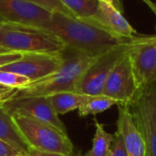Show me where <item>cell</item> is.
I'll return each mask as SVG.
<instances>
[{
    "mask_svg": "<svg viewBox=\"0 0 156 156\" xmlns=\"http://www.w3.org/2000/svg\"><path fill=\"white\" fill-rule=\"evenodd\" d=\"M45 28L58 36L67 47L94 57L116 46L135 41L143 36L140 35L135 37H120L80 18L69 17L59 13H52Z\"/></svg>",
    "mask_w": 156,
    "mask_h": 156,
    "instance_id": "cell-1",
    "label": "cell"
},
{
    "mask_svg": "<svg viewBox=\"0 0 156 156\" xmlns=\"http://www.w3.org/2000/svg\"><path fill=\"white\" fill-rule=\"evenodd\" d=\"M62 66L53 74L19 89L16 97L49 96L63 91H76L78 84L94 56L67 47L63 51Z\"/></svg>",
    "mask_w": 156,
    "mask_h": 156,
    "instance_id": "cell-2",
    "label": "cell"
},
{
    "mask_svg": "<svg viewBox=\"0 0 156 156\" xmlns=\"http://www.w3.org/2000/svg\"><path fill=\"white\" fill-rule=\"evenodd\" d=\"M0 46L19 53H60L67 48L46 28L8 22L0 27Z\"/></svg>",
    "mask_w": 156,
    "mask_h": 156,
    "instance_id": "cell-3",
    "label": "cell"
},
{
    "mask_svg": "<svg viewBox=\"0 0 156 156\" xmlns=\"http://www.w3.org/2000/svg\"><path fill=\"white\" fill-rule=\"evenodd\" d=\"M10 115L30 148L44 153L74 156L73 144L67 133L25 114Z\"/></svg>",
    "mask_w": 156,
    "mask_h": 156,
    "instance_id": "cell-4",
    "label": "cell"
},
{
    "mask_svg": "<svg viewBox=\"0 0 156 156\" xmlns=\"http://www.w3.org/2000/svg\"><path fill=\"white\" fill-rule=\"evenodd\" d=\"M144 36L135 41L116 46L97 56L81 77L77 87V92L89 96L101 95L105 82L116 63Z\"/></svg>",
    "mask_w": 156,
    "mask_h": 156,
    "instance_id": "cell-5",
    "label": "cell"
},
{
    "mask_svg": "<svg viewBox=\"0 0 156 156\" xmlns=\"http://www.w3.org/2000/svg\"><path fill=\"white\" fill-rule=\"evenodd\" d=\"M128 105L145 142L147 156H156V81L139 89Z\"/></svg>",
    "mask_w": 156,
    "mask_h": 156,
    "instance_id": "cell-6",
    "label": "cell"
},
{
    "mask_svg": "<svg viewBox=\"0 0 156 156\" xmlns=\"http://www.w3.org/2000/svg\"><path fill=\"white\" fill-rule=\"evenodd\" d=\"M63 61L62 52L23 53L19 59L1 67L0 69L23 75L32 83L56 72L62 66Z\"/></svg>",
    "mask_w": 156,
    "mask_h": 156,
    "instance_id": "cell-7",
    "label": "cell"
},
{
    "mask_svg": "<svg viewBox=\"0 0 156 156\" xmlns=\"http://www.w3.org/2000/svg\"><path fill=\"white\" fill-rule=\"evenodd\" d=\"M2 107L9 113H21L46 122L64 133H67L64 123L55 112L48 96L14 97Z\"/></svg>",
    "mask_w": 156,
    "mask_h": 156,
    "instance_id": "cell-8",
    "label": "cell"
},
{
    "mask_svg": "<svg viewBox=\"0 0 156 156\" xmlns=\"http://www.w3.org/2000/svg\"><path fill=\"white\" fill-rule=\"evenodd\" d=\"M128 53L116 63L101 92V95L116 100L120 104L127 105L133 100L139 90Z\"/></svg>",
    "mask_w": 156,
    "mask_h": 156,
    "instance_id": "cell-9",
    "label": "cell"
},
{
    "mask_svg": "<svg viewBox=\"0 0 156 156\" xmlns=\"http://www.w3.org/2000/svg\"><path fill=\"white\" fill-rule=\"evenodd\" d=\"M129 58L138 89L156 81V42L154 35L144 36L130 49Z\"/></svg>",
    "mask_w": 156,
    "mask_h": 156,
    "instance_id": "cell-10",
    "label": "cell"
},
{
    "mask_svg": "<svg viewBox=\"0 0 156 156\" xmlns=\"http://www.w3.org/2000/svg\"><path fill=\"white\" fill-rule=\"evenodd\" d=\"M52 13L27 0H0V19L45 28Z\"/></svg>",
    "mask_w": 156,
    "mask_h": 156,
    "instance_id": "cell-11",
    "label": "cell"
},
{
    "mask_svg": "<svg viewBox=\"0 0 156 156\" xmlns=\"http://www.w3.org/2000/svg\"><path fill=\"white\" fill-rule=\"evenodd\" d=\"M81 20L120 37H135L140 36L123 16L122 13L105 1L99 0L96 13L91 17Z\"/></svg>",
    "mask_w": 156,
    "mask_h": 156,
    "instance_id": "cell-12",
    "label": "cell"
},
{
    "mask_svg": "<svg viewBox=\"0 0 156 156\" xmlns=\"http://www.w3.org/2000/svg\"><path fill=\"white\" fill-rule=\"evenodd\" d=\"M117 106L119 111L117 130L122 136L128 156H147L145 142L134 122L129 105Z\"/></svg>",
    "mask_w": 156,
    "mask_h": 156,
    "instance_id": "cell-13",
    "label": "cell"
},
{
    "mask_svg": "<svg viewBox=\"0 0 156 156\" xmlns=\"http://www.w3.org/2000/svg\"><path fill=\"white\" fill-rule=\"evenodd\" d=\"M0 140L6 143L20 154L27 155L30 150L12 116L2 106H0Z\"/></svg>",
    "mask_w": 156,
    "mask_h": 156,
    "instance_id": "cell-14",
    "label": "cell"
},
{
    "mask_svg": "<svg viewBox=\"0 0 156 156\" xmlns=\"http://www.w3.org/2000/svg\"><path fill=\"white\" fill-rule=\"evenodd\" d=\"M48 97L49 98L57 114L60 115L78 110L90 96L76 91H63L54 93Z\"/></svg>",
    "mask_w": 156,
    "mask_h": 156,
    "instance_id": "cell-15",
    "label": "cell"
},
{
    "mask_svg": "<svg viewBox=\"0 0 156 156\" xmlns=\"http://www.w3.org/2000/svg\"><path fill=\"white\" fill-rule=\"evenodd\" d=\"M95 134L91 149L83 156H108L114 138V134L109 133L103 125L94 119Z\"/></svg>",
    "mask_w": 156,
    "mask_h": 156,
    "instance_id": "cell-16",
    "label": "cell"
},
{
    "mask_svg": "<svg viewBox=\"0 0 156 156\" xmlns=\"http://www.w3.org/2000/svg\"><path fill=\"white\" fill-rule=\"evenodd\" d=\"M114 105H120V102L104 95L90 96L78 109V112L80 117H86L88 115H96L104 112Z\"/></svg>",
    "mask_w": 156,
    "mask_h": 156,
    "instance_id": "cell-17",
    "label": "cell"
},
{
    "mask_svg": "<svg viewBox=\"0 0 156 156\" xmlns=\"http://www.w3.org/2000/svg\"><path fill=\"white\" fill-rule=\"evenodd\" d=\"M78 18L91 17L97 11L99 0H60Z\"/></svg>",
    "mask_w": 156,
    "mask_h": 156,
    "instance_id": "cell-18",
    "label": "cell"
},
{
    "mask_svg": "<svg viewBox=\"0 0 156 156\" xmlns=\"http://www.w3.org/2000/svg\"><path fill=\"white\" fill-rule=\"evenodd\" d=\"M37 6L50 12V13H59L65 15L69 17L78 18L60 0H27Z\"/></svg>",
    "mask_w": 156,
    "mask_h": 156,
    "instance_id": "cell-19",
    "label": "cell"
},
{
    "mask_svg": "<svg viewBox=\"0 0 156 156\" xmlns=\"http://www.w3.org/2000/svg\"><path fill=\"white\" fill-rule=\"evenodd\" d=\"M0 83L8 87L20 89L30 84L31 81L23 75L0 69Z\"/></svg>",
    "mask_w": 156,
    "mask_h": 156,
    "instance_id": "cell-20",
    "label": "cell"
},
{
    "mask_svg": "<svg viewBox=\"0 0 156 156\" xmlns=\"http://www.w3.org/2000/svg\"><path fill=\"white\" fill-rule=\"evenodd\" d=\"M108 156H128L122 136L118 130L114 133V138Z\"/></svg>",
    "mask_w": 156,
    "mask_h": 156,
    "instance_id": "cell-21",
    "label": "cell"
},
{
    "mask_svg": "<svg viewBox=\"0 0 156 156\" xmlns=\"http://www.w3.org/2000/svg\"><path fill=\"white\" fill-rule=\"evenodd\" d=\"M18 91L19 89L8 87L0 83V106H2L5 102L10 101L14 97H16Z\"/></svg>",
    "mask_w": 156,
    "mask_h": 156,
    "instance_id": "cell-22",
    "label": "cell"
},
{
    "mask_svg": "<svg viewBox=\"0 0 156 156\" xmlns=\"http://www.w3.org/2000/svg\"><path fill=\"white\" fill-rule=\"evenodd\" d=\"M22 56L23 53L15 52V51H7V52L0 53V68L9 63H12L14 61H16Z\"/></svg>",
    "mask_w": 156,
    "mask_h": 156,
    "instance_id": "cell-23",
    "label": "cell"
},
{
    "mask_svg": "<svg viewBox=\"0 0 156 156\" xmlns=\"http://www.w3.org/2000/svg\"><path fill=\"white\" fill-rule=\"evenodd\" d=\"M20 154L14 148L8 145L4 141L0 140V156H16Z\"/></svg>",
    "mask_w": 156,
    "mask_h": 156,
    "instance_id": "cell-24",
    "label": "cell"
},
{
    "mask_svg": "<svg viewBox=\"0 0 156 156\" xmlns=\"http://www.w3.org/2000/svg\"><path fill=\"white\" fill-rule=\"evenodd\" d=\"M26 156H63L60 154H49V153H44V152H40L35 149L30 148L29 152L27 153V154Z\"/></svg>",
    "mask_w": 156,
    "mask_h": 156,
    "instance_id": "cell-25",
    "label": "cell"
},
{
    "mask_svg": "<svg viewBox=\"0 0 156 156\" xmlns=\"http://www.w3.org/2000/svg\"><path fill=\"white\" fill-rule=\"evenodd\" d=\"M101 1H105L111 5H112L113 6H115L118 10H120L122 13L123 12V7H122V4L121 0H101Z\"/></svg>",
    "mask_w": 156,
    "mask_h": 156,
    "instance_id": "cell-26",
    "label": "cell"
},
{
    "mask_svg": "<svg viewBox=\"0 0 156 156\" xmlns=\"http://www.w3.org/2000/svg\"><path fill=\"white\" fill-rule=\"evenodd\" d=\"M143 2H144L148 6H149V8L153 11V13L156 16V3L155 2H154L153 0H142Z\"/></svg>",
    "mask_w": 156,
    "mask_h": 156,
    "instance_id": "cell-27",
    "label": "cell"
},
{
    "mask_svg": "<svg viewBox=\"0 0 156 156\" xmlns=\"http://www.w3.org/2000/svg\"><path fill=\"white\" fill-rule=\"evenodd\" d=\"M7 51H9V50L5 49V48H3V47L0 46V53H2V52H7Z\"/></svg>",
    "mask_w": 156,
    "mask_h": 156,
    "instance_id": "cell-28",
    "label": "cell"
},
{
    "mask_svg": "<svg viewBox=\"0 0 156 156\" xmlns=\"http://www.w3.org/2000/svg\"><path fill=\"white\" fill-rule=\"evenodd\" d=\"M155 29H156V27H155ZM154 41L156 42V34L155 35H154Z\"/></svg>",
    "mask_w": 156,
    "mask_h": 156,
    "instance_id": "cell-29",
    "label": "cell"
},
{
    "mask_svg": "<svg viewBox=\"0 0 156 156\" xmlns=\"http://www.w3.org/2000/svg\"><path fill=\"white\" fill-rule=\"evenodd\" d=\"M3 23H4V22H3V21H2V20L0 19V27H1L2 25H3Z\"/></svg>",
    "mask_w": 156,
    "mask_h": 156,
    "instance_id": "cell-30",
    "label": "cell"
},
{
    "mask_svg": "<svg viewBox=\"0 0 156 156\" xmlns=\"http://www.w3.org/2000/svg\"><path fill=\"white\" fill-rule=\"evenodd\" d=\"M16 156H26V155H23V154H18V155Z\"/></svg>",
    "mask_w": 156,
    "mask_h": 156,
    "instance_id": "cell-31",
    "label": "cell"
},
{
    "mask_svg": "<svg viewBox=\"0 0 156 156\" xmlns=\"http://www.w3.org/2000/svg\"><path fill=\"white\" fill-rule=\"evenodd\" d=\"M74 156H83V155H80V154H78V155H74Z\"/></svg>",
    "mask_w": 156,
    "mask_h": 156,
    "instance_id": "cell-32",
    "label": "cell"
}]
</instances>
